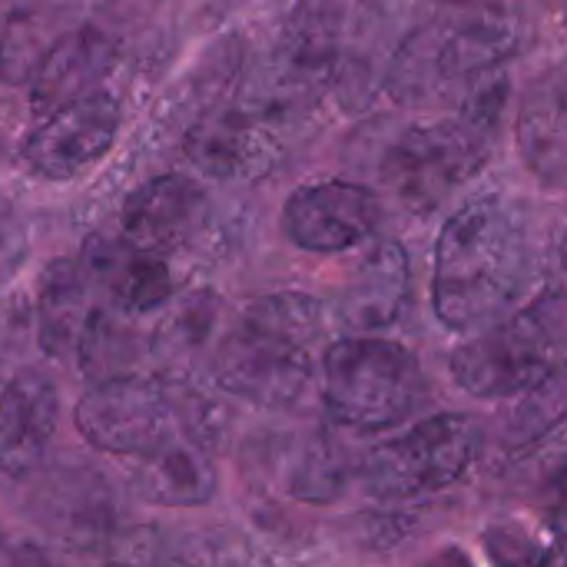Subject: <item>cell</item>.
Instances as JSON below:
<instances>
[{"label": "cell", "mask_w": 567, "mask_h": 567, "mask_svg": "<svg viewBox=\"0 0 567 567\" xmlns=\"http://www.w3.org/2000/svg\"><path fill=\"white\" fill-rule=\"evenodd\" d=\"M538 269L528 209L502 193L465 203L439 233L432 262L435 316L455 332L485 329L528 292Z\"/></svg>", "instance_id": "cell-1"}, {"label": "cell", "mask_w": 567, "mask_h": 567, "mask_svg": "<svg viewBox=\"0 0 567 567\" xmlns=\"http://www.w3.org/2000/svg\"><path fill=\"white\" fill-rule=\"evenodd\" d=\"M319 332L322 302L316 296L276 292L256 299L216 342L213 385L256 409H292L309 392V349Z\"/></svg>", "instance_id": "cell-2"}, {"label": "cell", "mask_w": 567, "mask_h": 567, "mask_svg": "<svg viewBox=\"0 0 567 567\" xmlns=\"http://www.w3.org/2000/svg\"><path fill=\"white\" fill-rule=\"evenodd\" d=\"M518 50V27L498 7H449L399 43L385 90L402 106L462 103L472 90L505 70Z\"/></svg>", "instance_id": "cell-3"}, {"label": "cell", "mask_w": 567, "mask_h": 567, "mask_svg": "<svg viewBox=\"0 0 567 567\" xmlns=\"http://www.w3.org/2000/svg\"><path fill=\"white\" fill-rule=\"evenodd\" d=\"M508 103L505 70L485 80L458 103V116L439 123H412L389 133L375 156L382 189L412 213H432L458 186H465L492 153Z\"/></svg>", "instance_id": "cell-4"}, {"label": "cell", "mask_w": 567, "mask_h": 567, "mask_svg": "<svg viewBox=\"0 0 567 567\" xmlns=\"http://www.w3.org/2000/svg\"><path fill=\"white\" fill-rule=\"evenodd\" d=\"M429 382L412 349L382 336H346L322 359V405L332 425L389 432L405 425L425 402Z\"/></svg>", "instance_id": "cell-5"}, {"label": "cell", "mask_w": 567, "mask_h": 567, "mask_svg": "<svg viewBox=\"0 0 567 567\" xmlns=\"http://www.w3.org/2000/svg\"><path fill=\"white\" fill-rule=\"evenodd\" d=\"M561 355L565 292L551 286L522 312H508L462 342L452 352L449 369L472 399H512L558 372Z\"/></svg>", "instance_id": "cell-6"}, {"label": "cell", "mask_w": 567, "mask_h": 567, "mask_svg": "<svg viewBox=\"0 0 567 567\" xmlns=\"http://www.w3.org/2000/svg\"><path fill=\"white\" fill-rule=\"evenodd\" d=\"M482 425L472 415L439 412L415 422L405 435L365 455L362 478L372 495L415 498L458 485L482 455Z\"/></svg>", "instance_id": "cell-7"}, {"label": "cell", "mask_w": 567, "mask_h": 567, "mask_svg": "<svg viewBox=\"0 0 567 567\" xmlns=\"http://www.w3.org/2000/svg\"><path fill=\"white\" fill-rule=\"evenodd\" d=\"M339 63V10L329 0H306L286 20L272 53L252 80L243 106L276 120L319 100Z\"/></svg>", "instance_id": "cell-8"}, {"label": "cell", "mask_w": 567, "mask_h": 567, "mask_svg": "<svg viewBox=\"0 0 567 567\" xmlns=\"http://www.w3.org/2000/svg\"><path fill=\"white\" fill-rule=\"evenodd\" d=\"M73 422L93 449L120 458L153 452L176 425L166 385L133 372L96 379L76 402Z\"/></svg>", "instance_id": "cell-9"}, {"label": "cell", "mask_w": 567, "mask_h": 567, "mask_svg": "<svg viewBox=\"0 0 567 567\" xmlns=\"http://www.w3.org/2000/svg\"><path fill=\"white\" fill-rule=\"evenodd\" d=\"M120 100L113 93L93 90L76 96L43 113L37 130L23 140V159L50 183L76 179L110 153L120 133Z\"/></svg>", "instance_id": "cell-10"}, {"label": "cell", "mask_w": 567, "mask_h": 567, "mask_svg": "<svg viewBox=\"0 0 567 567\" xmlns=\"http://www.w3.org/2000/svg\"><path fill=\"white\" fill-rule=\"evenodd\" d=\"M186 159L209 179L252 183L262 179L282 156V136L276 120L252 106H229L196 116L183 136Z\"/></svg>", "instance_id": "cell-11"}, {"label": "cell", "mask_w": 567, "mask_h": 567, "mask_svg": "<svg viewBox=\"0 0 567 567\" xmlns=\"http://www.w3.org/2000/svg\"><path fill=\"white\" fill-rule=\"evenodd\" d=\"M382 199L372 186L349 179H326L289 196L282 226L306 252H346L379 233Z\"/></svg>", "instance_id": "cell-12"}, {"label": "cell", "mask_w": 567, "mask_h": 567, "mask_svg": "<svg viewBox=\"0 0 567 567\" xmlns=\"http://www.w3.org/2000/svg\"><path fill=\"white\" fill-rule=\"evenodd\" d=\"M209 216L213 206L206 189L183 173H166L146 179L126 196L120 223L130 243L159 256H173L196 246L209 226Z\"/></svg>", "instance_id": "cell-13"}, {"label": "cell", "mask_w": 567, "mask_h": 567, "mask_svg": "<svg viewBox=\"0 0 567 567\" xmlns=\"http://www.w3.org/2000/svg\"><path fill=\"white\" fill-rule=\"evenodd\" d=\"M90 289L103 292L120 316H143L169 302L176 292L169 259L136 243L93 236L76 259Z\"/></svg>", "instance_id": "cell-14"}, {"label": "cell", "mask_w": 567, "mask_h": 567, "mask_svg": "<svg viewBox=\"0 0 567 567\" xmlns=\"http://www.w3.org/2000/svg\"><path fill=\"white\" fill-rule=\"evenodd\" d=\"M60 395L33 369L17 372L0 392V472L7 478L33 475L56 435Z\"/></svg>", "instance_id": "cell-15"}, {"label": "cell", "mask_w": 567, "mask_h": 567, "mask_svg": "<svg viewBox=\"0 0 567 567\" xmlns=\"http://www.w3.org/2000/svg\"><path fill=\"white\" fill-rule=\"evenodd\" d=\"M412 299V266L395 239H382L359 262L355 276L336 299V319L352 336H379L392 329Z\"/></svg>", "instance_id": "cell-16"}, {"label": "cell", "mask_w": 567, "mask_h": 567, "mask_svg": "<svg viewBox=\"0 0 567 567\" xmlns=\"http://www.w3.org/2000/svg\"><path fill=\"white\" fill-rule=\"evenodd\" d=\"M116 56L113 40L96 27H76L56 37L37 60L30 73V106L37 116L100 90Z\"/></svg>", "instance_id": "cell-17"}, {"label": "cell", "mask_w": 567, "mask_h": 567, "mask_svg": "<svg viewBox=\"0 0 567 567\" xmlns=\"http://www.w3.org/2000/svg\"><path fill=\"white\" fill-rule=\"evenodd\" d=\"M216 465L209 449L189 435H166L153 452L136 458L133 488L159 508H199L216 495Z\"/></svg>", "instance_id": "cell-18"}, {"label": "cell", "mask_w": 567, "mask_h": 567, "mask_svg": "<svg viewBox=\"0 0 567 567\" xmlns=\"http://www.w3.org/2000/svg\"><path fill=\"white\" fill-rule=\"evenodd\" d=\"M223 322V299L213 289H189L169 296L166 316L150 336V355L163 369V382L193 379L196 362L209 349Z\"/></svg>", "instance_id": "cell-19"}, {"label": "cell", "mask_w": 567, "mask_h": 567, "mask_svg": "<svg viewBox=\"0 0 567 567\" xmlns=\"http://www.w3.org/2000/svg\"><path fill=\"white\" fill-rule=\"evenodd\" d=\"M518 143L528 169L551 189L565 183V70L542 73L518 106Z\"/></svg>", "instance_id": "cell-20"}, {"label": "cell", "mask_w": 567, "mask_h": 567, "mask_svg": "<svg viewBox=\"0 0 567 567\" xmlns=\"http://www.w3.org/2000/svg\"><path fill=\"white\" fill-rule=\"evenodd\" d=\"M90 282L76 259H53L37 286L40 342L50 355H73L80 329L90 316Z\"/></svg>", "instance_id": "cell-21"}, {"label": "cell", "mask_w": 567, "mask_h": 567, "mask_svg": "<svg viewBox=\"0 0 567 567\" xmlns=\"http://www.w3.org/2000/svg\"><path fill=\"white\" fill-rule=\"evenodd\" d=\"M289 495L299 498V502H309V505H326V502H336L346 488V475H349V465L342 458V452L336 449L332 439L322 435H312L306 442H299L289 455Z\"/></svg>", "instance_id": "cell-22"}, {"label": "cell", "mask_w": 567, "mask_h": 567, "mask_svg": "<svg viewBox=\"0 0 567 567\" xmlns=\"http://www.w3.org/2000/svg\"><path fill=\"white\" fill-rule=\"evenodd\" d=\"M136 346L130 339V329L106 309H90L83 329H80V339H76V362L83 369V375L90 382L96 379H106V375H120V372H130L133 365V355Z\"/></svg>", "instance_id": "cell-23"}, {"label": "cell", "mask_w": 567, "mask_h": 567, "mask_svg": "<svg viewBox=\"0 0 567 567\" xmlns=\"http://www.w3.org/2000/svg\"><path fill=\"white\" fill-rule=\"evenodd\" d=\"M27 256V236H23V223L17 219V213L10 206L0 203V276L13 272L20 266V259Z\"/></svg>", "instance_id": "cell-24"}, {"label": "cell", "mask_w": 567, "mask_h": 567, "mask_svg": "<svg viewBox=\"0 0 567 567\" xmlns=\"http://www.w3.org/2000/svg\"><path fill=\"white\" fill-rule=\"evenodd\" d=\"M63 7H100V3H106V0H60Z\"/></svg>", "instance_id": "cell-25"}, {"label": "cell", "mask_w": 567, "mask_h": 567, "mask_svg": "<svg viewBox=\"0 0 567 567\" xmlns=\"http://www.w3.org/2000/svg\"><path fill=\"white\" fill-rule=\"evenodd\" d=\"M10 555H7V538H3V532H0V561H7Z\"/></svg>", "instance_id": "cell-26"}]
</instances>
